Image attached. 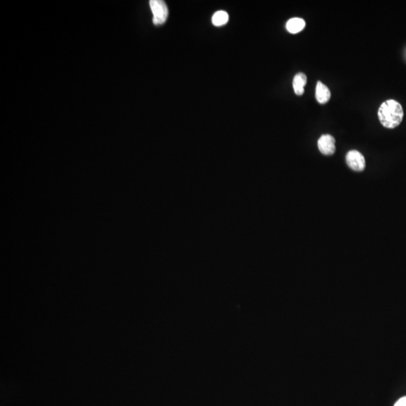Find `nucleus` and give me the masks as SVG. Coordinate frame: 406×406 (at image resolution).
I'll return each instance as SVG.
<instances>
[{
    "label": "nucleus",
    "mask_w": 406,
    "mask_h": 406,
    "mask_svg": "<svg viewBox=\"0 0 406 406\" xmlns=\"http://www.w3.org/2000/svg\"><path fill=\"white\" fill-rule=\"evenodd\" d=\"M315 97L317 101L321 104L327 103L331 98V92L328 87L320 81L317 83Z\"/></svg>",
    "instance_id": "5"
},
{
    "label": "nucleus",
    "mask_w": 406,
    "mask_h": 406,
    "mask_svg": "<svg viewBox=\"0 0 406 406\" xmlns=\"http://www.w3.org/2000/svg\"><path fill=\"white\" fill-rule=\"evenodd\" d=\"M306 26V22L303 19L300 17H294L288 20L286 24V28L288 32L292 34L298 33L301 32Z\"/></svg>",
    "instance_id": "7"
},
{
    "label": "nucleus",
    "mask_w": 406,
    "mask_h": 406,
    "mask_svg": "<svg viewBox=\"0 0 406 406\" xmlns=\"http://www.w3.org/2000/svg\"><path fill=\"white\" fill-rule=\"evenodd\" d=\"M307 84V77L304 73L297 74L293 81L294 92L297 96H302L304 93V87Z\"/></svg>",
    "instance_id": "6"
},
{
    "label": "nucleus",
    "mask_w": 406,
    "mask_h": 406,
    "mask_svg": "<svg viewBox=\"0 0 406 406\" xmlns=\"http://www.w3.org/2000/svg\"><path fill=\"white\" fill-rule=\"evenodd\" d=\"M394 406H406V396L401 397L397 403L394 404Z\"/></svg>",
    "instance_id": "9"
},
{
    "label": "nucleus",
    "mask_w": 406,
    "mask_h": 406,
    "mask_svg": "<svg viewBox=\"0 0 406 406\" xmlns=\"http://www.w3.org/2000/svg\"><path fill=\"white\" fill-rule=\"evenodd\" d=\"M348 166L356 172H362L366 167V160L364 155L356 150L349 151L346 155Z\"/></svg>",
    "instance_id": "3"
},
{
    "label": "nucleus",
    "mask_w": 406,
    "mask_h": 406,
    "mask_svg": "<svg viewBox=\"0 0 406 406\" xmlns=\"http://www.w3.org/2000/svg\"><path fill=\"white\" fill-rule=\"evenodd\" d=\"M149 3L153 13V23L156 26L163 24L169 15L166 2L163 0H151Z\"/></svg>",
    "instance_id": "2"
},
{
    "label": "nucleus",
    "mask_w": 406,
    "mask_h": 406,
    "mask_svg": "<svg viewBox=\"0 0 406 406\" xmlns=\"http://www.w3.org/2000/svg\"><path fill=\"white\" fill-rule=\"evenodd\" d=\"M378 116L385 127L394 129L403 121L404 111L400 102L394 99H388L381 105Z\"/></svg>",
    "instance_id": "1"
},
{
    "label": "nucleus",
    "mask_w": 406,
    "mask_h": 406,
    "mask_svg": "<svg viewBox=\"0 0 406 406\" xmlns=\"http://www.w3.org/2000/svg\"><path fill=\"white\" fill-rule=\"evenodd\" d=\"M318 149L324 155H333L336 152V140L331 135H323L318 141Z\"/></svg>",
    "instance_id": "4"
},
{
    "label": "nucleus",
    "mask_w": 406,
    "mask_h": 406,
    "mask_svg": "<svg viewBox=\"0 0 406 406\" xmlns=\"http://www.w3.org/2000/svg\"><path fill=\"white\" fill-rule=\"evenodd\" d=\"M212 23L215 26H221L228 22L229 15L225 11H218L212 17Z\"/></svg>",
    "instance_id": "8"
}]
</instances>
